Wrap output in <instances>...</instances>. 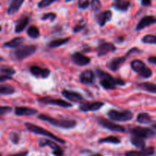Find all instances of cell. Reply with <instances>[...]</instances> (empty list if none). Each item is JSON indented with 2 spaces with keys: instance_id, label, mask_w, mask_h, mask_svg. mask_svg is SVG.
I'll return each mask as SVG.
<instances>
[{
  "instance_id": "obj_1",
  "label": "cell",
  "mask_w": 156,
  "mask_h": 156,
  "mask_svg": "<svg viewBox=\"0 0 156 156\" xmlns=\"http://www.w3.org/2000/svg\"><path fill=\"white\" fill-rule=\"evenodd\" d=\"M95 71L98 77L100 79V85L105 90H114L117 86H124L126 84V82L123 80L114 77L112 75L107 73L105 70L97 68Z\"/></svg>"
},
{
  "instance_id": "obj_2",
  "label": "cell",
  "mask_w": 156,
  "mask_h": 156,
  "mask_svg": "<svg viewBox=\"0 0 156 156\" xmlns=\"http://www.w3.org/2000/svg\"><path fill=\"white\" fill-rule=\"evenodd\" d=\"M38 119L47 122L53 126L58 127V128H65V129H70L73 128L77 125V122L74 119H56V118L51 117L45 114L38 115Z\"/></svg>"
},
{
  "instance_id": "obj_3",
  "label": "cell",
  "mask_w": 156,
  "mask_h": 156,
  "mask_svg": "<svg viewBox=\"0 0 156 156\" xmlns=\"http://www.w3.org/2000/svg\"><path fill=\"white\" fill-rule=\"evenodd\" d=\"M37 47L36 45H24L15 48L11 53V58L13 61H22L25 58L33 55L37 51Z\"/></svg>"
},
{
  "instance_id": "obj_4",
  "label": "cell",
  "mask_w": 156,
  "mask_h": 156,
  "mask_svg": "<svg viewBox=\"0 0 156 156\" xmlns=\"http://www.w3.org/2000/svg\"><path fill=\"white\" fill-rule=\"evenodd\" d=\"M24 125H25L26 128H27L28 131L34 133V134L46 136V137L50 138V139H52V140L56 141V142H59V143L61 144L66 143V141L64 140V139L55 136V135L53 134V133H52L51 132L48 131V130L45 129V128H42V127H40L39 125H35V124L30 123V122H26V123L24 124Z\"/></svg>"
},
{
  "instance_id": "obj_5",
  "label": "cell",
  "mask_w": 156,
  "mask_h": 156,
  "mask_svg": "<svg viewBox=\"0 0 156 156\" xmlns=\"http://www.w3.org/2000/svg\"><path fill=\"white\" fill-rule=\"evenodd\" d=\"M131 68L141 77L147 79L152 76V70L141 60L136 59L131 62Z\"/></svg>"
},
{
  "instance_id": "obj_6",
  "label": "cell",
  "mask_w": 156,
  "mask_h": 156,
  "mask_svg": "<svg viewBox=\"0 0 156 156\" xmlns=\"http://www.w3.org/2000/svg\"><path fill=\"white\" fill-rule=\"evenodd\" d=\"M108 116L110 119L115 122H128L133 119V113L128 110L123 111L110 110L108 112Z\"/></svg>"
},
{
  "instance_id": "obj_7",
  "label": "cell",
  "mask_w": 156,
  "mask_h": 156,
  "mask_svg": "<svg viewBox=\"0 0 156 156\" xmlns=\"http://www.w3.org/2000/svg\"><path fill=\"white\" fill-rule=\"evenodd\" d=\"M96 122H98V125L102 126L103 128H107V129L110 130L112 132H126V128L122 125H118V124L115 123V122H112L110 119H105L103 116H97L95 118Z\"/></svg>"
},
{
  "instance_id": "obj_8",
  "label": "cell",
  "mask_w": 156,
  "mask_h": 156,
  "mask_svg": "<svg viewBox=\"0 0 156 156\" xmlns=\"http://www.w3.org/2000/svg\"><path fill=\"white\" fill-rule=\"evenodd\" d=\"M132 136H138L143 139H152L155 136L156 133L152 128H147V127L142 126H135L133 128H130L129 130Z\"/></svg>"
},
{
  "instance_id": "obj_9",
  "label": "cell",
  "mask_w": 156,
  "mask_h": 156,
  "mask_svg": "<svg viewBox=\"0 0 156 156\" xmlns=\"http://www.w3.org/2000/svg\"><path fill=\"white\" fill-rule=\"evenodd\" d=\"M37 101L40 103L46 104V105H52V106H57L62 107V108H69L73 106V104L67 101L64 100L62 99H55L50 96H44L37 99Z\"/></svg>"
},
{
  "instance_id": "obj_10",
  "label": "cell",
  "mask_w": 156,
  "mask_h": 156,
  "mask_svg": "<svg viewBox=\"0 0 156 156\" xmlns=\"http://www.w3.org/2000/svg\"><path fill=\"white\" fill-rule=\"evenodd\" d=\"M39 146L44 148L45 146H49L53 150V154L54 156H64V151L59 145H58L53 140L50 139H40L38 141Z\"/></svg>"
},
{
  "instance_id": "obj_11",
  "label": "cell",
  "mask_w": 156,
  "mask_h": 156,
  "mask_svg": "<svg viewBox=\"0 0 156 156\" xmlns=\"http://www.w3.org/2000/svg\"><path fill=\"white\" fill-rule=\"evenodd\" d=\"M105 103L101 101H94V102H81L79 105V109L80 111L87 113V112H94L100 110Z\"/></svg>"
},
{
  "instance_id": "obj_12",
  "label": "cell",
  "mask_w": 156,
  "mask_h": 156,
  "mask_svg": "<svg viewBox=\"0 0 156 156\" xmlns=\"http://www.w3.org/2000/svg\"><path fill=\"white\" fill-rule=\"evenodd\" d=\"M117 47L113 43L111 42H102L97 47L98 57L105 56L109 53H113L116 51Z\"/></svg>"
},
{
  "instance_id": "obj_13",
  "label": "cell",
  "mask_w": 156,
  "mask_h": 156,
  "mask_svg": "<svg viewBox=\"0 0 156 156\" xmlns=\"http://www.w3.org/2000/svg\"><path fill=\"white\" fill-rule=\"evenodd\" d=\"M29 70H30V73L32 75H34L36 77L42 78V79H46L50 75V69L40 67L38 65L30 66Z\"/></svg>"
},
{
  "instance_id": "obj_14",
  "label": "cell",
  "mask_w": 156,
  "mask_h": 156,
  "mask_svg": "<svg viewBox=\"0 0 156 156\" xmlns=\"http://www.w3.org/2000/svg\"><path fill=\"white\" fill-rule=\"evenodd\" d=\"M71 61L75 64L80 66V67L88 65L91 62V59L88 57L80 53V52H75L74 54H73L71 55Z\"/></svg>"
},
{
  "instance_id": "obj_15",
  "label": "cell",
  "mask_w": 156,
  "mask_h": 156,
  "mask_svg": "<svg viewBox=\"0 0 156 156\" xmlns=\"http://www.w3.org/2000/svg\"><path fill=\"white\" fill-rule=\"evenodd\" d=\"M153 24H156V17L153 15H145L138 22L136 31H141Z\"/></svg>"
},
{
  "instance_id": "obj_16",
  "label": "cell",
  "mask_w": 156,
  "mask_h": 156,
  "mask_svg": "<svg viewBox=\"0 0 156 156\" xmlns=\"http://www.w3.org/2000/svg\"><path fill=\"white\" fill-rule=\"evenodd\" d=\"M155 153V148L154 147H148L140 149V151H128L125 152L124 156H152Z\"/></svg>"
},
{
  "instance_id": "obj_17",
  "label": "cell",
  "mask_w": 156,
  "mask_h": 156,
  "mask_svg": "<svg viewBox=\"0 0 156 156\" xmlns=\"http://www.w3.org/2000/svg\"><path fill=\"white\" fill-rule=\"evenodd\" d=\"M95 74L91 70H85L81 73L79 80L82 84L85 85H92L94 83Z\"/></svg>"
},
{
  "instance_id": "obj_18",
  "label": "cell",
  "mask_w": 156,
  "mask_h": 156,
  "mask_svg": "<svg viewBox=\"0 0 156 156\" xmlns=\"http://www.w3.org/2000/svg\"><path fill=\"white\" fill-rule=\"evenodd\" d=\"M112 12L110 10H105L95 15V21L100 27H104L108 21L112 18Z\"/></svg>"
},
{
  "instance_id": "obj_19",
  "label": "cell",
  "mask_w": 156,
  "mask_h": 156,
  "mask_svg": "<svg viewBox=\"0 0 156 156\" xmlns=\"http://www.w3.org/2000/svg\"><path fill=\"white\" fill-rule=\"evenodd\" d=\"M62 95L67 99L68 100L71 101L73 102H79L83 101V96L82 94H80L78 92L70 91L68 90H63L62 91Z\"/></svg>"
},
{
  "instance_id": "obj_20",
  "label": "cell",
  "mask_w": 156,
  "mask_h": 156,
  "mask_svg": "<svg viewBox=\"0 0 156 156\" xmlns=\"http://www.w3.org/2000/svg\"><path fill=\"white\" fill-rule=\"evenodd\" d=\"M126 60V57H117L112 58L109 62L107 64V67L111 71H117L119 70L122 64H124Z\"/></svg>"
},
{
  "instance_id": "obj_21",
  "label": "cell",
  "mask_w": 156,
  "mask_h": 156,
  "mask_svg": "<svg viewBox=\"0 0 156 156\" xmlns=\"http://www.w3.org/2000/svg\"><path fill=\"white\" fill-rule=\"evenodd\" d=\"M38 111L35 109L27 106H17L15 109V115L18 116H31L37 114Z\"/></svg>"
},
{
  "instance_id": "obj_22",
  "label": "cell",
  "mask_w": 156,
  "mask_h": 156,
  "mask_svg": "<svg viewBox=\"0 0 156 156\" xmlns=\"http://www.w3.org/2000/svg\"><path fill=\"white\" fill-rule=\"evenodd\" d=\"M30 22V17L27 15H22L15 23V32L19 34L22 32Z\"/></svg>"
},
{
  "instance_id": "obj_23",
  "label": "cell",
  "mask_w": 156,
  "mask_h": 156,
  "mask_svg": "<svg viewBox=\"0 0 156 156\" xmlns=\"http://www.w3.org/2000/svg\"><path fill=\"white\" fill-rule=\"evenodd\" d=\"M24 0H11V3L8 8L7 13L9 15H13L19 11Z\"/></svg>"
},
{
  "instance_id": "obj_24",
  "label": "cell",
  "mask_w": 156,
  "mask_h": 156,
  "mask_svg": "<svg viewBox=\"0 0 156 156\" xmlns=\"http://www.w3.org/2000/svg\"><path fill=\"white\" fill-rule=\"evenodd\" d=\"M24 41V38L22 37H16L10 41H7L3 44V46L9 48H18L21 47Z\"/></svg>"
},
{
  "instance_id": "obj_25",
  "label": "cell",
  "mask_w": 156,
  "mask_h": 156,
  "mask_svg": "<svg viewBox=\"0 0 156 156\" xmlns=\"http://www.w3.org/2000/svg\"><path fill=\"white\" fill-rule=\"evenodd\" d=\"M130 6V2L128 0H120L118 2H114L112 5V7L117 11L126 12Z\"/></svg>"
},
{
  "instance_id": "obj_26",
  "label": "cell",
  "mask_w": 156,
  "mask_h": 156,
  "mask_svg": "<svg viewBox=\"0 0 156 156\" xmlns=\"http://www.w3.org/2000/svg\"><path fill=\"white\" fill-rule=\"evenodd\" d=\"M137 87L141 90L149 93L156 94V84L151 82H143L137 84Z\"/></svg>"
},
{
  "instance_id": "obj_27",
  "label": "cell",
  "mask_w": 156,
  "mask_h": 156,
  "mask_svg": "<svg viewBox=\"0 0 156 156\" xmlns=\"http://www.w3.org/2000/svg\"><path fill=\"white\" fill-rule=\"evenodd\" d=\"M70 41V38H58V39L53 40L50 41L48 44V47L50 48H56V47H61L64 44H67Z\"/></svg>"
},
{
  "instance_id": "obj_28",
  "label": "cell",
  "mask_w": 156,
  "mask_h": 156,
  "mask_svg": "<svg viewBox=\"0 0 156 156\" xmlns=\"http://www.w3.org/2000/svg\"><path fill=\"white\" fill-rule=\"evenodd\" d=\"M130 142L136 148H140V149H143V148H146V142H145V140L142 138L138 137V136H131Z\"/></svg>"
},
{
  "instance_id": "obj_29",
  "label": "cell",
  "mask_w": 156,
  "mask_h": 156,
  "mask_svg": "<svg viewBox=\"0 0 156 156\" xmlns=\"http://www.w3.org/2000/svg\"><path fill=\"white\" fill-rule=\"evenodd\" d=\"M15 93V88L10 84H0V94L12 95Z\"/></svg>"
},
{
  "instance_id": "obj_30",
  "label": "cell",
  "mask_w": 156,
  "mask_h": 156,
  "mask_svg": "<svg viewBox=\"0 0 156 156\" xmlns=\"http://www.w3.org/2000/svg\"><path fill=\"white\" fill-rule=\"evenodd\" d=\"M136 121L141 124H149L152 122L150 115L147 113H139L136 117Z\"/></svg>"
},
{
  "instance_id": "obj_31",
  "label": "cell",
  "mask_w": 156,
  "mask_h": 156,
  "mask_svg": "<svg viewBox=\"0 0 156 156\" xmlns=\"http://www.w3.org/2000/svg\"><path fill=\"white\" fill-rule=\"evenodd\" d=\"M98 143H111V144H115V145H117V144L121 143V140L119 139L118 137L114 136H108V137L102 138V139H99Z\"/></svg>"
},
{
  "instance_id": "obj_32",
  "label": "cell",
  "mask_w": 156,
  "mask_h": 156,
  "mask_svg": "<svg viewBox=\"0 0 156 156\" xmlns=\"http://www.w3.org/2000/svg\"><path fill=\"white\" fill-rule=\"evenodd\" d=\"M27 34L30 38H33V39L39 38L40 35H41L39 28L35 25H30L27 29Z\"/></svg>"
},
{
  "instance_id": "obj_33",
  "label": "cell",
  "mask_w": 156,
  "mask_h": 156,
  "mask_svg": "<svg viewBox=\"0 0 156 156\" xmlns=\"http://www.w3.org/2000/svg\"><path fill=\"white\" fill-rule=\"evenodd\" d=\"M0 73L2 75L12 76V75L15 74L16 70L13 67H9V66H2V67H0Z\"/></svg>"
},
{
  "instance_id": "obj_34",
  "label": "cell",
  "mask_w": 156,
  "mask_h": 156,
  "mask_svg": "<svg viewBox=\"0 0 156 156\" xmlns=\"http://www.w3.org/2000/svg\"><path fill=\"white\" fill-rule=\"evenodd\" d=\"M142 41L145 44H156V35H146L142 38Z\"/></svg>"
},
{
  "instance_id": "obj_35",
  "label": "cell",
  "mask_w": 156,
  "mask_h": 156,
  "mask_svg": "<svg viewBox=\"0 0 156 156\" xmlns=\"http://www.w3.org/2000/svg\"><path fill=\"white\" fill-rule=\"evenodd\" d=\"M9 139H10L11 142L15 145L19 143L20 139H21V135L18 132H11L9 134Z\"/></svg>"
},
{
  "instance_id": "obj_36",
  "label": "cell",
  "mask_w": 156,
  "mask_h": 156,
  "mask_svg": "<svg viewBox=\"0 0 156 156\" xmlns=\"http://www.w3.org/2000/svg\"><path fill=\"white\" fill-rule=\"evenodd\" d=\"M90 6H91V9L93 11L98 12L101 8V2L100 0H91V2H90Z\"/></svg>"
},
{
  "instance_id": "obj_37",
  "label": "cell",
  "mask_w": 156,
  "mask_h": 156,
  "mask_svg": "<svg viewBox=\"0 0 156 156\" xmlns=\"http://www.w3.org/2000/svg\"><path fill=\"white\" fill-rule=\"evenodd\" d=\"M56 18V15L53 12H47L43 15L41 17V20L42 21H47V20H50V21H53Z\"/></svg>"
},
{
  "instance_id": "obj_38",
  "label": "cell",
  "mask_w": 156,
  "mask_h": 156,
  "mask_svg": "<svg viewBox=\"0 0 156 156\" xmlns=\"http://www.w3.org/2000/svg\"><path fill=\"white\" fill-rule=\"evenodd\" d=\"M57 1H59V0H41V1L37 4V6L38 8L42 9V8L47 7V6H50L51 4H53V3L56 2Z\"/></svg>"
},
{
  "instance_id": "obj_39",
  "label": "cell",
  "mask_w": 156,
  "mask_h": 156,
  "mask_svg": "<svg viewBox=\"0 0 156 156\" xmlns=\"http://www.w3.org/2000/svg\"><path fill=\"white\" fill-rule=\"evenodd\" d=\"M78 6L81 9H87L90 6V0H79Z\"/></svg>"
},
{
  "instance_id": "obj_40",
  "label": "cell",
  "mask_w": 156,
  "mask_h": 156,
  "mask_svg": "<svg viewBox=\"0 0 156 156\" xmlns=\"http://www.w3.org/2000/svg\"><path fill=\"white\" fill-rule=\"evenodd\" d=\"M12 108L11 106H0V116H3L5 114H7V113L12 112Z\"/></svg>"
},
{
  "instance_id": "obj_41",
  "label": "cell",
  "mask_w": 156,
  "mask_h": 156,
  "mask_svg": "<svg viewBox=\"0 0 156 156\" xmlns=\"http://www.w3.org/2000/svg\"><path fill=\"white\" fill-rule=\"evenodd\" d=\"M85 24H76L74 28H73V31L74 33H78V32H80L83 30L85 28Z\"/></svg>"
},
{
  "instance_id": "obj_42",
  "label": "cell",
  "mask_w": 156,
  "mask_h": 156,
  "mask_svg": "<svg viewBox=\"0 0 156 156\" xmlns=\"http://www.w3.org/2000/svg\"><path fill=\"white\" fill-rule=\"evenodd\" d=\"M141 52H142L141 50H140V49L137 48V47H133V48H131L130 50L126 53V57L129 56V55L132 54H140L141 53Z\"/></svg>"
},
{
  "instance_id": "obj_43",
  "label": "cell",
  "mask_w": 156,
  "mask_h": 156,
  "mask_svg": "<svg viewBox=\"0 0 156 156\" xmlns=\"http://www.w3.org/2000/svg\"><path fill=\"white\" fill-rule=\"evenodd\" d=\"M27 154H28V151H22L18 153H15V154H9L8 156H27Z\"/></svg>"
},
{
  "instance_id": "obj_44",
  "label": "cell",
  "mask_w": 156,
  "mask_h": 156,
  "mask_svg": "<svg viewBox=\"0 0 156 156\" xmlns=\"http://www.w3.org/2000/svg\"><path fill=\"white\" fill-rule=\"evenodd\" d=\"M12 77L10 76H6V75H2L0 76V83L5 82V81L9 80H12Z\"/></svg>"
},
{
  "instance_id": "obj_45",
  "label": "cell",
  "mask_w": 156,
  "mask_h": 156,
  "mask_svg": "<svg viewBox=\"0 0 156 156\" xmlns=\"http://www.w3.org/2000/svg\"><path fill=\"white\" fill-rule=\"evenodd\" d=\"M141 4L143 6H149L152 4V0H141Z\"/></svg>"
},
{
  "instance_id": "obj_46",
  "label": "cell",
  "mask_w": 156,
  "mask_h": 156,
  "mask_svg": "<svg viewBox=\"0 0 156 156\" xmlns=\"http://www.w3.org/2000/svg\"><path fill=\"white\" fill-rule=\"evenodd\" d=\"M148 61H149L150 64H155L156 65V57L155 56H151L148 58Z\"/></svg>"
},
{
  "instance_id": "obj_47",
  "label": "cell",
  "mask_w": 156,
  "mask_h": 156,
  "mask_svg": "<svg viewBox=\"0 0 156 156\" xmlns=\"http://www.w3.org/2000/svg\"><path fill=\"white\" fill-rule=\"evenodd\" d=\"M90 156H102V154H101L100 153H96V154H92V155H90Z\"/></svg>"
},
{
  "instance_id": "obj_48",
  "label": "cell",
  "mask_w": 156,
  "mask_h": 156,
  "mask_svg": "<svg viewBox=\"0 0 156 156\" xmlns=\"http://www.w3.org/2000/svg\"><path fill=\"white\" fill-rule=\"evenodd\" d=\"M152 128H153V129L156 130V122H155V123L152 124Z\"/></svg>"
},
{
  "instance_id": "obj_49",
  "label": "cell",
  "mask_w": 156,
  "mask_h": 156,
  "mask_svg": "<svg viewBox=\"0 0 156 156\" xmlns=\"http://www.w3.org/2000/svg\"><path fill=\"white\" fill-rule=\"evenodd\" d=\"M4 61V59H3V58H2V57L0 56V62H2V61Z\"/></svg>"
},
{
  "instance_id": "obj_50",
  "label": "cell",
  "mask_w": 156,
  "mask_h": 156,
  "mask_svg": "<svg viewBox=\"0 0 156 156\" xmlns=\"http://www.w3.org/2000/svg\"><path fill=\"white\" fill-rule=\"evenodd\" d=\"M66 2H72V1H73V0H65Z\"/></svg>"
},
{
  "instance_id": "obj_51",
  "label": "cell",
  "mask_w": 156,
  "mask_h": 156,
  "mask_svg": "<svg viewBox=\"0 0 156 156\" xmlns=\"http://www.w3.org/2000/svg\"><path fill=\"white\" fill-rule=\"evenodd\" d=\"M1 31H2V27L0 26V32H1Z\"/></svg>"
},
{
  "instance_id": "obj_52",
  "label": "cell",
  "mask_w": 156,
  "mask_h": 156,
  "mask_svg": "<svg viewBox=\"0 0 156 156\" xmlns=\"http://www.w3.org/2000/svg\"><path fill=\"white\" fill-rule=\"evenodd\" d=\"M115 2H118V1H120V0H114Z\"/></svg>"
},
{
  "instance_id": "obj_53",
  "label": "cell",
  "mask_w": 156,
  "mask_h": 156,
  "mask_svg": "<svg viewBox=\"0 0 156 156\" xmlns=\"http://www.w3.org/2000/svg\"><path fill=\"white\" fill-rule=\"evenodd\" d=\"M0 156H2V154H0Z\"/></svg>"
},
{
  "instance_id": "obj_54",
  "label": "cell",
  "mask_w": 156,
  "mask_h": 156,
  "mask_svg": "<svg viewBox=\"0 0 156 156\" xmlns=\"http://www.w3.org/2000/svg\"><path fill=\"white\" fill-rule=\"evenodd\" d=\"M0 6H1V3H0Z\"/></svg>"
}]
</instances>
